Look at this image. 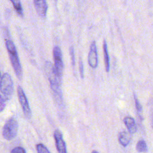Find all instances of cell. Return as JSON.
Wrapping results in <instances>:
<instances>
[{"instance_id": "obj_5", "label": "cell", "mask_w": 153, "mask_h": 153, "mask_svg": "<svg viewBox=\"0 0 153 153\" xmlns=\"http://www.w3.org/2000/svg\"><path fill=\"white\" fill-rule=\"evenodd\" d=\"M0 91L6 96H10L13 93V81L10 75L8 73L4 74L1 78Z\"/></svg>"}, {"instance_id": "obj_15", "label": "cell", "mask_w": 153, "mask_h": 153, "mask_svg": "<svg viewBox=\"0 0 153 153\" xmlns=\"http://www.w3.org/2000/svg\"><path fill=\"white\" fill-rule=\"evenodd\" d=\"M36 150L38 153H50L48 149L41 143L38 144L36 145Z\"/></svg>"}, {"instance_id": "obj_8", "label": "cell", "mask_w": 153, "mask_h": 153, "mask_svg": "<svg viewBox=\"0 0 153 153\" xmlns=\"http://www.w3.org/2000/svg\"><path fill=\"white\" fill-rule=\"evenodd\" d=\"M55 142L57 149L59 153H67L66 147L65 142L63 139L62 133L59 130H56L54 133Z\"/></svg>"}, {"instance_id": "obj_7", "label": "cell", "mask_w": 153, "mask_h": 153, "mask_svg": "<svg viewBox=\"0 0 153 153\" xmlns=\"http://www.w3.org/2000/svg\"><path fill=\"white\" fill-rule=\"evenodd\" d=\"M88 63L90 66L93 69L96 68L98 65L97 51L95 41H93L90 44L88 56Z\"/></svg>"}, {"instance_id": "obj_21", "label": "cell", "mask_w": 153, "mask_h": 153, "mask_svg": "<svg viewBox=\"0 0 153 153\" xmlns=\"http://www.w3.org/2000/svg\"><path fill=\"white\" fill-rule=\"evenodd\" d=\"M91 153H98V152H97V151H93Z\"/></svg>"}, {"instance_id": "obj_2", "label": "cell", "mask_w": 153, "mask_h": 153, "mask_svg": "<svg viewBox=\"0 0 153 153\" xmlns=\"http://www.w3.org/2000/svg\"><path fill=\"white\" fill-rule=\"evenodd\" d=\"M45 72L48 76V80L51 85V88L57 98L62 101V94L60 89V84L59 82V81L56 75L54 66L50 62H46L45 65Z\"/></svg>"}, {"instance_id": "obj_13", "label": "cell", "mask_w": 153, "mask_h": 153, "mask_svg": "<svg viewBox=\"0 0 153 153\" xmlns=\"http://www.w3.org/2000/svg\"><path fill=\"white\" fill-rule=\"evenodd\" d=\"M11 3L13 5V7L17 13V14L20 17H23V8L21 4V2L19 0H11Z\"/></svg>"}, {"instance_id": "obj_17", "label": "cell", "mask_w": 153, "mask_h": 153, "mask_svg": "<svg viewBox=\"0 0 153 153\" xmlns=\"http://www.w3.org/2000/svg\"><path fill=\"white\" fill-rule=\"evenodd\" d=\"M11 153H26L25 150L22 147H16L11 151Z\"/></svg>"}, {"instance_id": "obj_20", "label": "cell", "mask_w": 153, "mask_h": 153, "mask_svg": "<svg viewBox=\"0 0 153 153\" xmlns=\"http://www.w3.org/2000/svg\"><path fill=\"white\" fill-rule=\"evenodd\" d=\"M79 72H80V75L81 77L82 78H84V66H83V63L82 61H81V59L79 60Z\"/></svg>"}, {"instance_id": "obj_14", "label": "cell", "mask_w": 153, "mask_h": 153, "mask_svg": "<svg viewBox=\"0 0 153 153\" xmlns=\"http://www.w3.org/2000/svg\"><path fill=\"white\" fill-rule=\"evenodd\" d=\"M136 149L139 152H146L148 149L146 142L143 140L138 141L136 145Z\"/></svg>"}, {"instance_id": "obj_11", "label": "cell", "mask_w": 153, "mask_h": 153, "mask_svg": "<svg viewBox=\"0 0 153 153\" xmlns=\"http://www.w3.org/2000/svg\"><path fill=\"white\" fill-rule=\"evenodd\" d=\"M130 139H131L130 134L127 131H124L121 132L119 134V136H118L119 142L120 143V144H121L124 146H127L129 143Z\"/></svg>"}, {"instance_id": "obj_3", "label": "cell", "mask_w": 153, "mask_h": 153, "mask_svg": "<svg viewBox=\"0 0 153 153\" xmlns=\"http://www.w3.org/2000/svg\"><path fill=\"white\" fill-rule=\"evenodd\" d=\"M53 54L54 61V68L56 75L57 76L59 84L61 85L63 71V63L62 59V53L61 49L59 46H55L54 47L53 50Z\"/></svg>"}, {"instance_id": "obj_6", "label": "cell", "mask_w": 153, "mask_h": 153, "mask_svg": "<svg viewBox=\"0 0 153 153\" xmlns=\"http://www.w3.org/2000/svg\"><path fill=\"white\" fill-rule=\"evenodd\" d=\"M17 94L19 102L22 106L25 115L27 118H30L32 116V112L29 106V104L23 88L20 85L17 87Z\"/></svg>"}, {"instance_id": "obj_19", "label": "cell", "mask_w": 153, "mask_h": 153, "mask_svg": "<svg viewBox=\"0 0 153 153\" xmlns=\"http://www.w3.org/2000/svg\"><path fill=\"white\" fill-rule=\"evenodd\" d=\"M70 55H71V60H72V63L73 66H75V56H74V47L72 46L70 47Z\"/></svg>"}, {"instance_id": "obj_9", "label": "cell", "mask_w": 153, "mask_h": 153, "mask_svg": "<svg viewBox=\"0 0 153 153\" xmlns=\"http://www.w3.org/2000/svg\"><path fill=\"white\" fill-rule=\"evenodd\" d=\"M33 4L37 14L42 18H44L47 14L48 5L45 0H34Z\"/></svg>"}, {"instance_id": "obj_10", "label": "cell", "mask_w": 153, "mask_h": 153, "mask_svg": "<svg viewBox=\"0 0 153 153\" xmlns=\"http://www.w3.org/2000/svg\"><path fill=\"white\" fill-rule=\"evenodd\" d=\"M124 123L128 130V133H134L136 131L137 126L133 118L131 117H126L124 118Z\"/></svg>"}, {"instance_id": "obj_12", "label": "cell", "mask_w": 153, "mask_h": 153, "mask_svg": "<svg viewBox=\"0 0 153 153\" xmlns=\"http://www.w3.org/2000/svg\"><path fill=\"white\" fill-rule=\"evenodd\" d=\"M103 48L104 63H105V69H106V72H108L110 69V63H109V54H108V51L107 44H106V42L105 40H104V41H103Z\"/></svg>"}, {"instance_id": "obj_18", "label": "cell", "mask_w": 153, "mask_h": 153, "mask_svg": "<svg viewBox=\"0 0 153 153\" xmlns=\"http://www.w3.org/2000/svg\"><path fill=\"white\" fill-rule=\"evenodd\" d=\"M5 105H6L5 101L4 100L3 97L0 94V112H2L4 111V109H5Z\"/></svg>"}, {"instance_id": "obj_22", "label": "cell", "mask_w": 153, "mask_h": 153, "mask_svg": "<svg viewBox=\"0 0 153 153\" xmlns=\"http://www.w3.org/2000/svg\"><path fill=\"white\" fill-rule=\"evenodd\" d=\"M0 76H1V73H0Z\"/></svg>"}, {"instance_id": "obj_4", "label": "cell", "mask_w": 153, "mask_h": 153, "mask_svg": "<svg viewBox=\"0 0 153 153\" xmlns=\"http://www.w3.org/2000/svg\"><path fill=\"white\" fill-rule=\"evenodd\" d=\"M18 128L17 121L13 117L9 118L5 123L2 130V136L4 139L8 140L14 139L17 134Z\"/></svg>"}, {"instance_id": "obj_1", "label": "cell", "mask_w": 153, "mask_h": 153, "mask_svg": "<svg viewBox=\"0 0 153 153\" xmlns=\"http://www.w3.org/2000/svg\"><path fill=\"white\" fill-rule=\"evenodd\" d=\"M5 46L8 53L9 58L16 75L19 80H22L23 76V71L16 46L13 42L10 39H5Z\"/></svg>"}, {"instance_id": "obj_16", "label": "cell", "mask_w": 153, "mask_h": 153, "mask_svg": "<svg viewBox=\"0 0 153 153\" xmlns=\"http://www.w3.org/2000/svg\"><path fill=\"white\" fill-rule=\"evenodd\" d=\"M134 102H135V106H136V108L137 111V112L139 113V112H142V105H140L139 101L138 100L137 97L136 96V95L134 96Z\"/></svg>"}]
</instances>
